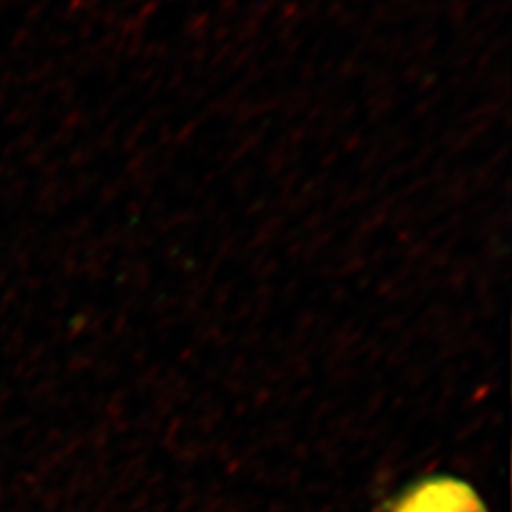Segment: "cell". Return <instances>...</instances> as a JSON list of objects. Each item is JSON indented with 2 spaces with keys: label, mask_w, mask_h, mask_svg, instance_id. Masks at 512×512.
Returning a JSON list of instances; mask_svg holds the SVG:
<instances>
[{
  "label": "cell",
  "mask_w": 512,
  "mask_h": 512,
  "mask_svg": "<svg viewBox=\"0 0 512 512\" xmlns=\"http://www.w3.org/2000/svg\"><path fill=\"white\" fill-rule=\"evenodd\" d=\"M403 512H480V509L467 488L448 482L421 488V492L404 503Z\"/></svg>",
  "instance_id": "6da1fadb"
}]
</instances>
